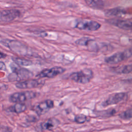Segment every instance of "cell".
I'll return each instance as SVG.
<instances>
[{
	"instance_id": "obj_14",
	"label": "cell",
	"mask_w": 132,
	"mask_h": 132,
	"mask_svg": "<svg viewBox=\"0 0 132 132\" xmlns=\"http://www.w3.org/2000/svg\"><path fill=\"white\" fill-rule=\"evenodd\" d=\"M59 124L58 120L56 119H49L40 124L39 128L40 130H51L56 128Z\"/></svg>"
},
{
	"instance_id": "obj_23",
	"label": "cell",
	"mask_w": 132,
	"mask_h": 132,
	"mask_svg": "<svg viewBox=\"0 0 132 132\" xmlns=\"http://www.w3.org/2000/svg\"><path fill=\"white\" fill-rule=\"evenodd\" d=\"M6 70V66L4 62L0 61V70L5 71Z\"/></svg>"
},
{
	"instance_id": "obj_24",
	"label": "cell",
	"mask_w": 132,
	"mask_h": 132,
	"mask_svg": "<svg viewBox=\"0 0 132 132\" xmlns=\"http://www.w3.org/2000/svg\"><path fill=\"white\" fill-rule=\"evenodd\" d=\"M6 57V54H5L4 53L0 52V59L4 58Z\"/></svg>"
},
{
	"instance_id": "obj_17",
	"label": "cell",
	"mask_w": 132,
	"mask_h": 132,
	"mask_svg": "<svg viewBox=\"0 0 132 132\" xmlns=\"http://www.w3.org/2000/svg\"><path fill=\"white\" fill-rule=\"evenodd\" d=\"M12 59L15 64L19 65L29 66L32 64V62L27 59L19 57H12Z\"/></svg>"
},
{
	"instance_id": "obj_12",
	"label": "cell",
	"mask_w": 132,
	"mask_h": 132,
	"mask_svg": "<svg viewBox=\"0 0 132 132\" xmlns=\"http://www.w3.org/2000/svg\"><path fill=\"white\" fill-rule=\"evenodd\" d=\"M107 22L117 27L124 29L130 30L131 29V20H120V19H110Z\"/></svg>"
},
{
	"instance_id": "obj_2",
	"label": "cell",
	"mask_w": 132,
	"mask_h": 132,
	"mask_svg": "<svg viewBox=\"0 0 132 132\" xmlns=\"http://www.w3.org/2000/svg\"><path fill=\"white\" fill-rule=\"evenodd\" d=\"M93 77V71L88 69H85L78 72H73L70 75L72 80L79 84H85L89 82Z\"/></svg>"
},
{
	"instance_id": "obj_22",
	"label": "cell",
	"mask_w": 132,
	"mask_h": 132,
	"mask_svg": "<svg viewBox=\"0 0 132 132\" xmlns=\"http://www.w3.org/2000/svg\"><path fill=\"white\" fill-rule=\"evenodd\" d=\"M87 120V117L83 114H79L75 116L74 121L78 124H82Z\"/></svg>"
},
{
	"instance_id": "obj_5",
	"label": "cell",
	"mask_w": 132,
	"mask_h": 132,
	"mask_svg": "<svg viewBox=\"0 0 132 132\" xmlns=\"http://www.w3.org/2000/svg\"><path fill=\"white\" fill-rule=\"evenodd\" d=\"M132 54L131 48L123 52L116 53L105 59V62L110 64H114L121 62L131 57Z\"/></svg>"
},
{
	"instance_id": "obj_11",
	"label": "cell",
	"mask_w": 132,
	"mask_h": 132,
	"mask_svg": "<svg viewBox=\"0 0 132 132\" xmlns=\"http://www.w3.org/2000/svg\"><path fill=\"white\" fill-rule=\"evenodd\" d=\"M40 84V82L36 79H30L15 84V86L20 89H26L37 88Z\"/></svg>"
},
{
	"instance_id": "obj_20",
	"label": "cell",
	"mask_w": 132,
	"mask_h": 132,
	"mask_svg": "<svg viewBox=\"0 0 132 132\" xmlns=\"http://www.w3.org/2000/svg\"><path fill=\"white\" fill-rule=\"evenodd\" d=\"M86 3L91 7L100 8L103 7V3L101 0H86Z\"/></svg>"
},
{
	"instance_id": "obj_18",
	"label": "cell",
	"mask_w": 132,
	"mask_h": 132,
	"mask_svg": "<svg viewBox=\"0 0 132 132\" xmlns=\"http://www.w3.org/2000/svg\"><path fill=\"white\" fill-rule=\"evenodd\" d=\"M132 71V66L131 64L123 65L115 69L114 71L119 74H129Z\"/></svg>"
},
{
	"instance_id": "obj_8",
	"label": "cell",
	"mask_w": 132,
	"mask_h": 132,
	"mask_svg": "<svg viewBox=\"0 0 132 132\" xmlns=\"http://www.w3.org/2000/svg\"><path fill=\"white\" fill-rule=\"evenodd\" d=\"M20 15V12L16 9H5L0 11V22H9L13 21Z\"/></svg>"
},
{
	"instance_id": "obj_15",
	"label": "cell",
	"mask_w": 132,
	"mask_h": 132,
	"mask_svg": "<svg viewBox=\"0 0 132 132\" xmlns=\"http://www.w3.org/2000/svg\"><path fill=\"white\" fill-rule=\"evenodd\" d=\"M106 16L108 17L111 16H122L126 14L125 10L121 8H114L106 10L105 12Z\"/></svg>"
},
{
	"instance_id": "obj_21",
	"label": "cell",
	"mask_w": 132,
	"mask_h": 132,
	"mask_svg": "<svg viewBox=\"0 0 132 132\" xmlns=\"http://www.w3.org/2000/svg\"><path fill=\"white\" fill-rule=\"evenodd\" d=\"M119 117L120 118L123 120H129L131 119L132 117V110L131 108H130L126 110L121 112L119 114Z\"/></svg>"
},
{
	"instance_id": "obj_7",
	"label": "cell",
	"mask_w": 132,
	"mask_h": 132,
	"mask_svg": "<svg viewBox=\"0 0 132 132\" xmlns=\"http://www.w3.org/2000/svg\"><path fill=\"white\" fill-rule=\"evenodd\" d=\"M65 71V69L62 67H54L50 69H46L42 70L36 75V77L38 78H52L63 73Z\"/></svg>"
},
{
	"instance_id": "obj_3",
	"label": "cell",
	"mask_w": 132,
	"mask_h": 132,
	"mask_svg": "<svg viewBox=\"0 0 132 132\" xmlns=\"http://www.w3.org/2000/svg\"><path fill=\"white\" fill-rule=\"evenodd\" d=\"M12 69L13 70V72L10 74L8 76V78L10 81H20L25 79H28L33 76V73L26 69L13 65Z\"/></svg>"
},
{
	"instance_id": "obj_4",
	"label": "cell",
	"mask_w": 132,
	"mask_h": 132,
	"mask_svg": "<svg viewBox=\"0 0 132 132\" xmlns=\"http://www.w3.org/2000/svg\"><path fill=\"white\" fill-rule=\"evenodd\" d=\"M38 93L32 91L15 92L12 94L9 97V101L12 103H23L27 100L37 97Z\"/></svg>"
},
{
	"instance_id": "obj_9",
	"label": "cell",
	"mask_w": 132,
	"mask_h": 132,
	"mask_svg": "<svg viewBox=\"0 0 132 132\" xmlns=\"http://www.w3.org/2000/svg\"><path fill=\"white\" fill-rule=\"evenodd\" d=\"M54 106V102L52 100L47 99L37 104L35 107V110L38 116H40L48 112Z\"/></svg>"
},
{
	"instance_id": "obj_1",
	"label": "cell",
	"mask_w": 132,
	"mask_h": 132,
	"mask_svg": "<svg viewBox=\"0 0 132 132\" xmlns=\"http://www.w3.org/2000/svg\"><path fill=\"white\" fill-rule=\"evenodd\" d=\"M1 42L3 45L15 53L23 56H29L31 54L28 47L20 41L4 39Z\"/></svg>"
},
{
	"instance_id": "obj_6",
	"label": "cell",
	"mask_w": 132,
	"mask_h": 132,
	"mask_svg": "<svg viewBox=\"0 0 132 132\" xmlns=\"http://www.w3.org/2000/svg\"><path fill=\"white\" fill-rule=\"evenodd\" d=\"M101 26V25L96 21L86 20H80L75 25V27L78 29L91 31L97 30Z\"/></svg>"
},
{
	"instance_id": "obj_19",
	"label": "cell",
	"mask_w": 132,
	"mask_h": 132,
	"mask_svg": "<svg viewBox=\"0 0 132 132\" xmlns=\"http://www.w3.org/2000/svg\"><path fill=\"white\" fill-rule=\"evenodd\" d=\"M116 113V110L113 108H109L107 110L98 111L96 112V114L99 117H109L114 116Z\"/></svg>"
},
{
	"instance_id": "obj_10",
	"label": "cell",
	"mask_w": 132,
	"mask_h": 132,
	"mask_svg": "<svg viewBox=\"0 0 132 132\" xmlns=\"http://www.w3.org/2000/svg\"><path fill=\"white\" fill-rule=\"evenodd\" d=\"M125 96V93L124 92H118L111 94L102 103V105L103 107H107L117 104L124 100Z\"/></svg>"
},
{
	"instance_id": "obj_16",
	"label": "cell",
	"mask_w": 132,
	"mask_h": 132,
	"mask_svg": "<svg viewBox=\"0 0 132 132\" xmlns=\"http://www.w3.org/2000/svg\"><path fill=\"white\" fill-rule=\"evenodd\" d=\"M26 109V106L23 103H16L14 105L10 107L9 110L10 112L20 113L25 111Z\"/></svg>"
},
{
	"instance_id": "obj_13",
	"label": "cell",
	"mask_w": 132,
	"mask_h": 132,
	"mask_svg": "<svg viewBox=\"0 0 132 132\" xmlns=\"http://www.w3.org/2000/svg\"><path fill=\"white\" fill-rule=\"evenodd\" d=\"M75 43L78 45L88 46L91 51H95L98 47L95 41L88 37H82L78 39L75 41Z\"/></svg>"
}]
</instances>
